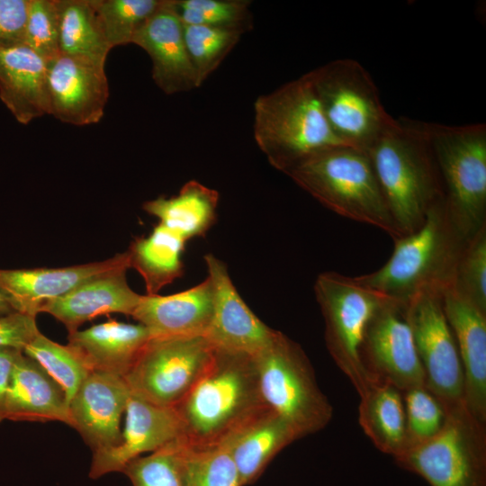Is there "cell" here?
Instances as JSON below:
<instances>
[{"label": "cell", "mask_w": 486, "mask_h": 486, "mask_svg": "<svg viewBox=\"0 0 486 486\" xmlns=\"http://www.w3.org/2000/svg\"><path fill=\"white\" fill-rule=\"evenodd\" d=\"M22 351L0 346V422L5 419V402L14 365Z\"/></svg>", "instance_id": "b9f144b4"}, {"label": "cell", "mask_w": 486, "mask_h": 486, "mask_svg": "<svg viewBox=\"0 0 486 486\" xmlns=\"http://www.w3.org/2000/svg\"><path fill=\"white\" fill-rule=\"evenodd\" d=\"M131 395L124 377L91 371L69 402L71 427L93 451L120 442L121 418Z\"/></svg>", "instance_id": "ac0fdd59"}, {"label": "cell", "mask_w": 486, "mask_h": 486, "mask_svg": "<svg viewBox=\"0 0 486 486\" xmlns=\"http://www.w3.org/2000/svg\"><path fill=\"white\" fill-rule=\"evenodd\" d=\"M59 53L105 65L111 47L92 0H58Z\"/></svg>", "instance_id": "f546056e"}, {"label": "cell", "mask_w": 486, "mask_h": 486, "mask_svg": "<svg viewBox=\"0 0 486 486\" xmlns=\"http://www.w3.org/2000/svg\"><path fill=\"white\" fill-rule=\"evenodd\" d=\"M58 0H30L25 44L47 62L59 54Z\"/></svg>", "instance_id": "f35d334b"}, {"label": "cell", "mask_w": 486, "mask_h": 486, "mask_svg": "<svg viewBox=\"0 0 486 486\" xmlns=\"http://www.w3.org/2000/svg\"><path fill=\"white\" fill-rule=\"evenodd\" d=\"M394 460L430 486H486V423L463 403L447 411L436 436Z\"/></svg>", "instance_id": "30bf717a"}, {"label": "cell", "mask_w": 486, "mask_h": 486, "mask_svg": "<svg viewBox=\"0 0 486 486\" xmlns=\"http://www.w3.org/2000/svg\"><path fill=\"white\" fill-rule=\"evenodd\" d=\"M253 132L269 164L284 174L320 151L344 145L326 120L309 73L256 99Z\"/></svg>", "instance_id": "277c9868"}, {"label": "cell", "mask_w": 486, "mask_h": 486, "mask_svg": "<svg viewBox=\"0 0 486 486\" xmlns=\"http://www.w3.org/2000/svg\"><path fill=\"white\" fill-rule=\"evenodd\" d=\"M150 338L148 330L140 323L109 320L68 333V345L80 355L92 371L124 377Z\"/></svg>", "instance_id": "d4e9b609"}, {"label": "cell", "mask_w": 486, "mask_h": 486, "mask_svg": "<svg viewBox=\"0 0 486 486\" xmlns=\"http://www.w3.org/2000/svg\"><path fill=\"white\" fill-rule=\"evenodd\" d=\"M213 287V314L205 338L216 349L255 356L277 330L265 324L240 297L223 261L203 256Z\"/></svg>", "instance_id": "2e32d148"}, {"label": "cell", "mask_w": 486, "mask_h": 486, "mask_svg": "<svg viewBox=\"0 0 486 486\" xmlns=\"http://www.w3.org/2000/svg\"><path fill=\"white\" fill-rule=\"evenodd\" d=\"M183 26L185 47L199 87L220 66L245 31L209 25Z\"/></svg>", "instance_id": "1f68e13d"}, {"label": "cell", "mask_w": 486, "mask_h": 486, "mask_svg": "<svg viewBox=\"0 0 486 486\" xmlns=\"http://www.w3.org/2000/svg\"><path fill=\"white\" fill-rule=\"evenodd\" d=\"M446 212L466 239L486 226V126L424 122Z\"/></svg>", "instance_id": "8992f818"}, {"label": "cell", "mask_w": 486, "mask_h": 486, "mask_svg": "<svg viewBox=\"0 0 486 486\" xmlns=\"http://www.w3.org/2000/svg\"><path fill=\"white\" fill-rule=\"evenodd\" d=\"M213 314V287L207 276L199 284L171 295H142L131 317L151 338L205 337Z\"/></svg>", "instance_id": "44dd1931"}, {"label": "cell", "mask_w": 486, "mask_h": 486, "mask_svg": "<svg viewBox=\"0 0 486 486\" xmlns=\"http://www.w3.org/2000/svg\"><path fill=\"white\" fill-rule=\"evenodd\" d=\"M30 0H0V49L25 44Z\"/></svg>", "instance_id": "ab89813d"}, {"label": "cell", "mask_w": 486, "mask_h": 486, "mask_svg": "<svg viewBox=\"0 0 486 486\" xmlns=\"http://www.w3.org/2000/svg\"><path fill=\"white\" fill-rule=\"evenodd\" d=\"M300 439L292 426L266 408L226 439L240 486L254 483L284 447Z\"/></svg>", "instance_id": "484cf974"}, {"label": "cell", "mask_w": 486, "mask_h": 486, "mask_svg": "<svg viewBox=\"0 0 486 486\" xmlns=\"http://www.w3.org/2000/svg\"><path fill=\"white\" fill-rule=\"evenodd\" d=\"M181 473L184 486H240L227 440L191 446L182 437Z\"/></svg>", "instance_id": "4dcf8cb0"}, {"label": "cell", "mask_w": 486, "mask_h": 486, "mask_svg": "<svg viewBox=\"0 0 486 486\" xmlns=\"http://www.w3.org/2000/svg\"><path fill=\"white\" fill-rule=\"evenodd\" d=\"M443 308L454 333L464 376V404L486 423V312L452 286L442 294Z\"/></svg>", "instance_id": "ffe728a7"}, {"label": "cell", "mask_w": 486, "mask_h": 486, "mask_svg": "<svg viewBox=\"0 0 486 486\" xmlns=\"http://www.w3.org/2000/svg\"><path fill=\"white\" fill-rule=\"evenodd\" d=\"M186 241L161 224L148 237L136 238L130 245V267L142 276L148 295L158 294L184 274L181 259Z\"/></svg>", "instance_id": "f1b7e54d"}, {"label": "cell", "mask_w": 486, "mask_h": 486, "mask_svg": "<svg viewBox=\"0 0 486 486\" xmlns=\"http://www.w3.org/2000/svg\"><path fill=\"white\" fill-rule=\"evenodd\" d=\"M393 241L388 261L376 271L356 276L358 283L403 304L421 292L443 293L453 285L467 240L451 221L444 200L417 230Z\"/></svg>", "instance_id": "3957f363"}, {"label": "cell", "mask_w": 486, "mask_h": 486, "mask_svg": "<svg viewBox=\"0 0 486 486\" xmlns=\"http://www.w3.org/2000/svg\"><path fill=\"white\" fill-rule=\"evenodd\" d=\"M214 354L202 336L150 338L124 379L132 394L175 408L206 372Z\"/></svg>", "instance_id": "8fae6325"}, {"label": "cell", "mask_w": 486, "mask_h": 486, "mask_svg": "<svg viewBox=\"0 0 486 486\" xmlns=\"http://www.w3.org/2000/svg\"><path fill=\"white\" fill-rule=\"evenodd\" d=\"M35 318L20 312L0 316V346L23 351L40 333Z\"/></svg>", "instance_id": "60d3db41"}, {"label": "cell", "mask_w": 486, "mask_h": 486, "mask_svg": "<svg viewBox=\"0 0 486 486\" xmlns=\"http://www.w3.org/2000/svg\"><path fill=\"white\" fill-rule=\"evenodd\" d=\"M359 397L358 421L364 433L381 452L397 457L407 446L402 392L375 381Z\"/></svg>", "instance_id": "4316f807"}, {"label": "cell", "mask_w": 486, "mask_h": 486, "mask_svg": "<svg viewBox=\"0 0 486 486\" xmlns=\"http://www.w3.org/2000/svg\"><path fill=\"white\" fill-rule=\"evenodd\" d=\"M130 268L126 251L87 264L32 269H0V291L15 312L36 317L44 306L103 274Z\"/></svg>", "instance_id": "e0dca14e"}, {"label": "cell", "mask_w": 486, "mask_h": 486, "mask_svg": "<svg viewBox=\"0 0 486 486\" xmlns=\"http://www.w3.org/2000/svg\"><path fill=\"white\" fill-rule=\"evenodd\" d=\"M314 293L325 325L327 349L361 395L373 382L364 369L360 348L367 325L389 297L337 272L320 273Z\"/></svg>", "instance_id": "9c48e42d"}, {"label": "cell", "mask_w": 486, "mask_h": 486, "mask_svg": "<svg viewBox=\"0 0 486 486\" xmlns=\"http://www.w3.org/2000/svg\"><path fill=\"white\" fill-rule=\"evenodd\" d=\"M176 12L184 25L250 28L249 1L174 0Z\"/></svg>", "instance_id": "d590c367"}, {"label": "cell", "mask_w": 486, "mask_h": 486, "mask_svg": "<svg viewBox=\"0 0 486 486\" xmlns=\"http://www.w3.org/2000/svg\"><path fill=\"white\" fill-rule=\"evenodd\" d=\"M297 185L330 211L400 237L368 154L340 145L320 151L290 168Z\"/></svg>", "instance_id": "5b68a950"}, {"label": "cell", "mask_w": 486, "mask_h": 486, "mask_svg": "<svg viewBox=\"0 0 486 486\" xmlns=\"http://www.w3.org/2000/svg\"><path fill=\"white\" fill-rule=\"evenodd\" d=\"M5 419L60 421L71 427L66 392L36 361L23 353L13 368L5 402Z\"/></svg>", "instance_id": "603a6c76"}, {"label": "cell", "mask_w": 486, "mask_h": 486, "mask_svg": "<svg viewBox=\"0 0 486 486\" xmlns=\"http://www.w3.org/2000/svg\"><path fill=\"white\" fill-rule=\"evenodd\" d=\"M366 153L400 236L417 230L443 200L437 166L422 122L394 119Z\"/></svg>", "instance_id": "6da1fadb"}, {"label": "cell", "mask_w": 486, "mask_h": 486, "mask_svg": "<svg viewBox=\"0 0 486 486\" xmlns=\"http://www.w3.org/2000/svg\"><path fill=\"white\" fill-rule=\"evenodd\" d=\"M266 408L253 356L216 348L206 372L175 407L191 446L223 441Z\"/></svg>", "instance_id": "7a4b0ae2"}, {"label": "cell", "mask_w": 486, "mask_h": 486, "mask_svg": "<svg viewBox=\"0 0 486 486\" xmlns=\"http://www.w3.org/2000/svg\"><path fill=\"white\" fill-rule=\"evenodd\" d=\"M105 65L59 53L47 62L48 114L76 126L97 123L109 97Z\"/></svg>", "instance_id": "5bb4252c"}, {"label": "cell", "mask_w": 486, "mask_h": 486, "mask_svg": "<svg viewBox=\"0 0 486 486\" xmlns=\"http://www.w3.org/2000/svg\"><path fill=\"white\" fill-rule=\"evenodd\" d=\"M360 359L371 382L400 392L426 384L405 304L390 298L375 312L364 335Z\"/></svg>", "instance_id": "4fadbf2b"}, {"label": "cell", "mask_w": 486, "mask_h": 486, "mask_svg": "<svg viewBox=\"0 0 486 486\" xmlns=\"http://www.w3.org/2000/svg\"><path fill=\"white\" fill-rule=\"evenodd\" d=\"M219 193L195 180L186 182L176 196L147 201L142 208L159 224L184 241L202 237L216 220Z\"/></svg>", "instance_id": "83f0119b"}, {"label": "cell", "mask_w": 486, "mask_h": 486, "mask_svg": "<svg viewBox=\"0 0 486 486\" xmlns=\"http://www.w3.org/2000/svg\"><path fill=\"white\" fill-rule=\"evenodd\" d=\"M0 99L23 125L48 114L47 61L26 44L0 49Z\"/></svg>", "instance_id": "cb8c5ba5"}, {"label": "cell", "mask_w": 486, "mask_h": 486, "mask_svg": "<svg viewBox=\"0 0 486 486\" xmlns=\"http://www.w3.org/2000/svg\"><path fill=\"white\" fill-rule=\"evenodd\" d=\"M181 449L182 437L146 456L132 460L122 472L132 486H184Z\"/></svg>", "instance_id": "8d00e7d4"}, {"label": "cell", "mask_w": 486, "mask_h": 486, "mask_svg": "<svg viewBox=\"0 0 486 486\" xmlns=\"http://www.w3.org/2000/svg\"><path fill=\"white\" fill-rule=\"evenodd\" d=\"M402 397L406 417L407 449L436 436L445 424L447 411L426 384L402 392Z\"/></svg>", "instance_id": "e575fe53"}, {"label": "cell", "mask_w": 486, "mask_h": 486, "mask_svg": "<svg viewBox=\"0 0 486 486\" xmlns=\"http://www.w3.org/2000/svg\"><path fill=\"white\" fill-rule=\"evenodd\" d=\"M15 312L12 308L7 297L0 291V316Z\"/></svg>", "instance_id": "7bdbcfd3"}, {"label": "cell", "mask_w": 486, "mask_h": 486, "mask_svg": "<svg viewBox=\"0 0 486 486\" xmlns=\"http://www.w3.org/2000/svg\"><path fill=\"white\" fill-rule=\"evenodd\" d=\"M120 442L93 451L89 477L98 479L124 470L144 453H152L183 437V426L175 408L148 402L131 393Z\"/></svg>", "instance_id": "9a60e30c"}, {"label": "cell", "mask_w": 486, "mask_h": 486, "mask_svg": "<svg viewBox=\"0 0 486 486\" xmlns=\"http://www.w3.org/2000/svg\"><path fill=\"white\" fill-rule=\"evenodd\" d=\"M452 287L486 312V226L465 243Z\"/></svg>", "instance_id": "74e56055"}, {"label": "cell", "mask_w": 486, "mask_h": 486, "mask_svg": "<svg viewBox=\"0 0 486 486\" xmlns=\"http://www.w3.org/2000/svg\"><path fill=\"white\" fill-rule=\"evenodd\" d=\"M308 73L335 136L366 152L394 120L367 70L356 60L341 58Z\"/></svg>", "instance_id": "ba28073f"}, {"label": "cell", "mask_w": 486, "mask_h": 486, "mask_svg": "<svg viewBox=\"0 0 486 486\" xmlns=\"http://www.w3.org/2000/svg\"><path fill=\"white\" fill-rule=\"evenodd\" d=\"M22 353L36 361L66 392L68 403L92 371L70 346L52 341L40 332Z\"/></svg>", "instance_id": "d6a6232c"}, {"label": "cell", "mask_w": 486, "mask_h": 486, "mask_svg": "<svg viewBox=\"0 0 486 486\" xmlns=\"http://www.w3.org/2000/svg\"><path fill=\"white\" fill-rule=\"evenodd\" d=\"M253 358L264 403L287 421L300 438L328 425L333 407L298 343L277 330L271 342Z\"/></svg>", "instance_id": "52a82bcc"}, {"label": "cell", "mask_w": 486, "mask_h": 486, "mask_svg": "<svg viewBox=\"0 0 486 486\" xmlns=\"http://www.w3.org/2000/svg\"><path fill=\"white\" fill-rule=\"evenodd\" d=\"M163 0H92L103 32L112 49L131 43Z\"/></svg>", "instance_id": "836d02e7"}, {"label": "cell", "mask_w": 486, "mask_h": 486, "mask_svg": "<svg viewBox=\"0 0 486 486\" xmlns=\"http://www.w3.org/2000/svg\"><path fill=\"white\" fill-rule=\"evenodd\" d=\"M128 269L119 268L93 278L50 302L41 312H47L63 323L68 333L102 315L122 313L131 316L142 295L129 286Z\"/></svg>", "instance_id": "7402d4cb"}, {"label": "cell", "mask_w": 486, "mask_h": 486, "mask_svg": "<svg viewBox=\"0 0 486 486\" xmlns=\"http://www.w3.org/2000/svg\"><path fill=\"white\" fill-rule=\"evenodd\" d=\"M442 294L421 292L405 307L426 386L448 411L464 403V376L456 341L444 311Z\"/></svg>", "instance_id": "7c38bea8"}, {"label": "cell", "mask_w": 486, "mask_h": 486, "mask_svg": "<svg viewBox=\"0 0 486 486\" xmlns=\"http://www.w3.org/2000/svg\"><path fill=\"white\" fill-rule=\"evenodd\" d=\"M131 43L142 48L152 61V77L166 94L197 88L194 71L184 38V26L174 0L160 7L137 32Z\"/></svg>", "instance_id": "d6986e66"}]
</instances>
